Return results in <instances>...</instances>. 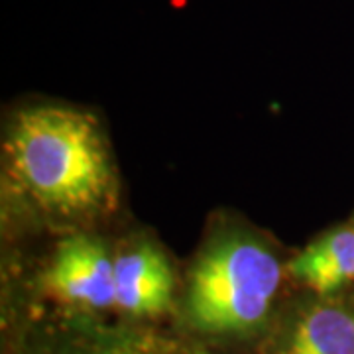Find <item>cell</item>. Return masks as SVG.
<instances>
[{
  "mask_svg": "<svg viewBox=\"0 0 354 354\" xmlns=\"http://www.w3.org/2000/svg\"><path fill=\"white\" fill-rule=\"evenodd\" d=\"M279 283L281 264L264 242L228 234L205 250L191 274V321L207 333H248L266 321Z\"/></svg>",
  "mask_w": 354,
  "mask_h": 354,
  "instance_id": "obj_2",
  "label": "cell"
},
{
  "mask_svg": "<svg viewBox=\"0 0 354 354\" xmlns=\"http://www.w3.org/2000/svg\"><path fill=\"white\" fill-rule=\"evenodd\" d=\"M279 354H354V311L315 304L295 317Z\"/></svg>",
  "mask_w": 354,
  "mask_h": 354,
  "instance_id": "obj_5",
  "label": "cell"
},
{
  "mask_svg": "<svg viewBox=\"0 0 354 354\" xmlns=\"http://www.w3.org/2000/svg\"><path fill=\"white\" fill-rule=\"evenodd\" d=\"M291 276L321 295L354 279V227H339L309 244L290 264Z\"/></svg>",
  "mask_w": 354,
  "mask_h": 354,
  "instance_id": "obj_6",
  "label": "cell"
},
{
  "mask_svg": "<svg viewBox=\"0 0 354 354\" xmlns=\"http://www.w3.org/2000/svg\"><path fill=\"white\" fill-rule=\"evenodd\" d=\"M51 291L83 309L116 305L114 258L99 239L71 236L59 244L48 274Z\"/></svg>",
  "mask_w": 354,
  "mask_h": 354,
  "instance_id": "obj_3",
  "label": "cell"
},
{
  "mask_svg": "<svg viewBox=\"0 0 354 354\" xmlns=\"http://www.w3.org/2000/svg\"><path fill=\"white\" fill-rule=\"evenodd\" d=\"M48 354H181L158 342L130 339L120 335H102L64 342Z\"/></svg>",
  "mask_w": 354,
  "mask_h": 354,
  "instance_id": "obj_7",
  "label": "cell"
},
{
  "mask_svg": "<svg viewBox=\"0 0 354 354\" xmlns=\"http://www.w3.org/2000/svg\"><path fill=\"white\" fill-rule=\"evenodd\" d=\"M116 307L134 317L164 313L174 295V274L164 254L138 244L114 258Z\"/></svg>",
  "mask_w": 354,
  "mask_h": 354,
  "instance_id": "obj_4",
  "label": "cell"
},
{
  "mask_svg": "<svg viewBox=\"0 0 354 354\" xmlns=\"http://www.w3.org/2000/svg\"><path fill=\"white\" fill-rule=\"evenodd\" d=\"M6 152L22 187L55 215H95L114 201L111 156L91 114L65 104L30 106L14 118Z\"/></svg>",
  "mask_w": 354,
  "mask_h": 354,
  "instance_id": "obj_1",
  "label": "cell"
}]
</instances>
